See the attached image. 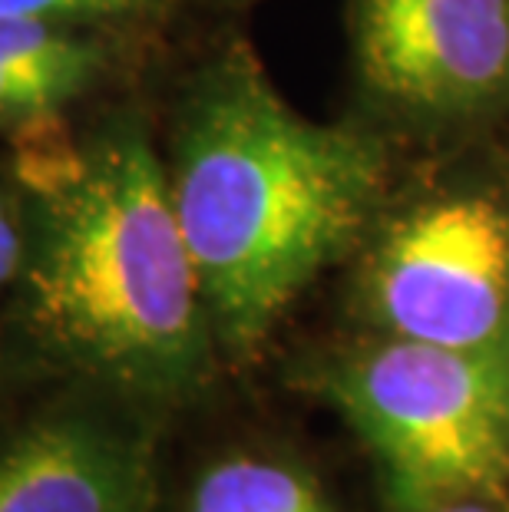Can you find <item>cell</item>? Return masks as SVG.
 <instances>
[{"label":"cell","mask_w":509,"mask_h":512,"mask_svg":"<svg viewBox=\"0 0 509 512\" xmlns=\"http://www.w3.org/2000/svg\"><path fill=\"white\" fill-rule=\"evenodd\" d=\"M166 172L209 324L232 354H252L371 222L384 152L361 129L298 113L232 47L189 90Z\"/></svg>","instance_id":"1"},{"label":"cell","mask_w":509,"mask_h":512,"mask_svg":"<svg viewBox=\"0 0 509 512\" xmlns=\"http://www.w3.org/2000/svg\"><path fill=\"white\" fill-rule=\"evenodd\" d=\"M20 314L50 361L136 397L196 384L209 314L166 162L133 116L80 146L34 149Z\"/></svg>","instance_id":"2"},{"label":"cell","mask_w":509,"mask_h":512,"mask_svg":"<svg viewBox=\"0 0 509 512\" xmlns=\"http://www.w3.org/2000/svg\"><path fill=\"white\" fill-rule=\"evenodd\" d=\"M331 394L407 503L500 493L509 479V351L391 337L344 364Z\"/></svg>","instance_id":"3"},{"label":"cell","mask_w":509,"mask_h":512,"mask_svg":"<svg viewBox=\"0 0 509 512\" xmlns=\"http://www.w3.org/2000/svg\"><path fill=\"white\" fill-rule=\"evenodd\" d=\"M364 291L391 337L509 351V202L450 192L384 228Z\"/></svg>","instance_id":"4"},{"label":"cell","mask_w":509,"mask_h":512,"mask_svg":"<svg viewBox=\"0 0 509 512\" xmlns=\"http://www.w3.org/2000/svg\"><path fill=\"white\" fill-rule=\"evenodd\" d=\"M364 83L414 116H467L509 93V0H354Z\"/></svg>","instance_id":"5"},{"label":"cell","mask_w":509,"mask_h":512,"mask_svg":"<svg viewBox=\"0 0 509 512\" xmlns=\"http://www.w3.org/2000/svg\"><path fill=\"white\" fill-rule=\"evenodd\" d=\"M146 453L93 417H53L0 453V512H149Z\"/></svg>","instance_id":"6"},{"label":"cell","mask_w":509,"mask_h":512,"mask_svg":"<svg viewBox=\"0 0 509 512\" xmlns=\"http://www.w3.org/2000/svg\"><path fill=\"white\" fill-rule=\"evenodd\" d=\"M110 67L96 27L0 17V133L50 126Z\"/></svg>","instance_id":"7"},{"label":"cell","mask_w":509,"mask_h":512,"mask_svg":"<svg viewBox=\"0 0 509 512\" xmlns=\"http://www.w3.org/2000/svg\"><path fill=\"white\" fill-rule=\"evenodd\" d=\"M192 512H331V506L295 466L232 456L205 470Z\"/></svg>","instance_id":"8"},{"label":"cell","mask_w":509,"mask_h":512,"mask_svg":"<svg viewBox=\"0 0 509 512\" xmlns=\"http://www.w3.org/2000/svg\"><path fill=\"white\" fill-rule=\"evenodd\" d=\"M153 0H0V17L10 20H63V24L103 27L126 24L146 14Z\"/></svg>","instance_id":"9"},{"label":"cell","mask_w":509,"mask_h":512,"mask_svg":"<svg viewBox=\"0 0 509 512\" xmlns=\"http://www.w3.org/2000/svg\"><path fill=\"white\" fill-rule=\"evenodd\" d=\"M20 261H24V225L14 219V212L0 195V288L17 281Z\"/></svg>","instance_id":"10"},{"label":"cell","mask_w":509,"mask_h":512,"mask_svg":"<svg viewBox=\"0 0 509 512\" xmlns=\"http://www.w3.org/2000/svg\"><path fill=\"white\" fill-rule=\"evenodd\" d=\"M440 512H490V509H483V506H447Z\"/></svg>","instance_id":"11"}]
</instances>
